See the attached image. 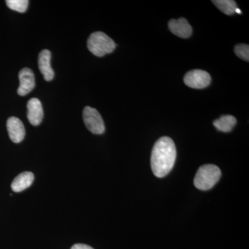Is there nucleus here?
Returning <instances> with one entry per match:
<instances>
[{"mask_svg": "<svg viewBox=\"0 0 249 249\" xmlns=\"http://www.w3.org/2000/svg\"><path fill=\"white\" fill-rule=\"evenodd\" d=\"M175 142L168 137H161L155 142L151 155V168L157 178L166 176L173 169L176 160Z\"/></svg>", "mask_w": 249, "mask_h": 249, "instance_id": "1", "label": "nucleus"}, {"mask_svg": "<svg viewBox=\"0 0 249 249\" xmlns=\"http://www.w3.org/2000/svg\"><path fill=\"white\" fill-rule=\"evenodd\" d=\"M222 173L219 167L213 164L202 165L198 170L194 179V184L201 191L211 189L219 181Z\"/></svg>", "mask_w": 249, "mask_h": 249, "instance_id": "2", "label": "nucleus"}, {"mask_svg": "<svg viewBox=\"0 0 249 249\" xmlns=\"http://www.w3.org/2000/svg\"><path fill=\"white\" fill-rule=\"evenodd\" d=\"M88 49L93 55L98 57L104 56L114 52L116 44L112 39L101 31L93 33L88 40Z\"/></svg>", "mask_w": 249, "mask_h": 249, "instance_id": "3", "label": "nucleus"}, {"mask_svg": "<svg viewBox=\"0 0 249 249\" xmlns=\"http://www.w3.org/2000/svg\"><path fill=\"white\" fill-rule=\"evenodd\" d=\"M83 121L90 132L95 134L104 133L106 130L104 121L97 109L91 107H85L83 113Z\"/></svg>", "mask_w": 249, "mask_h": 249, "instance_id": "4", "label": "nucleus"}, {"mask_svg": "<svg viewBox=\"0 0 249 249\" xmlns=\"http://www.w3.org/2000/svg\"><path fill=\"white\" fill-rule=\"evenodd\" d=\"M185 84L193 89H204L207 88L211 82V77L207 71L195 70L188 71L183 78Z\"/></svg>", "mask_w": 249, "mask_h": 249, "instance_id": "5", "label": "nucleus"}, {"mask_svg": "<svg viewBox=\"0 0 249 249\" xmlns=\"http://www.w3.org/2000/svg\"><path fill=\"white\" fill-rule=\"evenodd\" d=\"M19 87L18 93L19 96H26L35 88V76L29 68H24L19 73Z\"/></svg>", "mask_w": 249, "mask_h": 249, "instance_id": "6", "label": "nucleus"}, {"mask_svg": "<svg viewBox=\"0 0 249 249\" xmlns=\"http://www.w3.org/2000/svg\"><path fill=\"white\" fill-rule=\"evenodd\" d=\"M6 127L10 139L13 142L18 143L25 137V128L20 119L17 117H10L6 122Z\"/></svg>", "mask_w": 249, "mask_h": 249, "instance_id": "7", "label": "nucleus"}, {"mask_svg": "<svg viewBox=\"0 0 249 249\" xmlns=\"http://www.w3.org/2000/svg\"><path fill=\"white\" fill-rule=\"evenodd\" d=\"M27 117L32 125H39L43 119L44 111L38 98H33L27 103Z\"/></svg>", "mask_w": 249, "mask_h": 249, "instance_id": "8", "label": "nucleus"}, {"mask_svg": "<svg viewBox=\"0 0 249 249\" xmlns=\"http://www.w3.org/2000/svg\"><path fill=\"white\" fill-rule=\"evenodd\" d=\"M168 27L173 34L181 38H188L193 33V29L188 20L183 18L178 19H172L168 23Z\"/></svg>", "mask_w": 249, "mask_h": 249, "instance_id": "9", "label": "nucleus"}, {"mask_svg": "<svg viewBox=\"0 0 249 249\" xmlns=\"http://www.w3.org/2000/svg\"><path fill=\"white\" fill-rule=\"evenodd\" d=\"M51 58H52V53L50 51L47 49L42 50L39 54V69L43 75L44 78L47 81H51L54 78V71L52 67H51Z\"/></svg>", "mask_w": 249, "mask_h": 249, "instance_id": "10", "label": "nucleus"}, {"mask_svg": "<svg viewBox=\"0 0 249 249\" xmlns=\"http://www.w3.org/2000/svg\"><path fill=\"white\" fill-rule=\"evenodd\" d=\"M34 180V174L31 172H24L14 178L11 183V188L16 193H19L30 187Z\"/></svg>", "mask_w": 249, "mask_h": 249, "instance_id": "11", "label": "nucleus"}, {"mask_svg": "<svg viewBox=\"0 0 249 249\" xmlns=\"http://www.w3.org/2000/svg\"><path fill=\"white\" fill-rule=\"evenodd\" d=\"M236 124H237V119L231 115L223 116L213 122L216 129L223 132H231L235 127Z\"/></svg>", "mask_w": 249, "mask_h": 249, "instance_id": "12", "label": "nucleus"}, {"mask_svg": "<svg viewBox=\"0 0 249 249\" xmlns=\"http://www.w3.org/2000/svg\"><path fill=\"white\" fill-rule=\"evenodd\" d=\"M214 5L224 14L231 16L235 14L237 4L232 0H214L212 1Z\"/></svg>", "mask_w": 249, "mask_h": 249, "instance_id": "13", "label": "nucleus"}, {"mask_svg": "<svg viewBox=\"0 0 249 249\" xmlns=\"http://www.w3.org/2000/svg\"><path fill=\"white\" fill-rule=\"evenodd\" d=\"M6 3L9 9L19 13L25 12L29 6L28 0H7Z\"/></svg>", "mask_w": 249, "mask_h": 249, "instance_id": "14", "label": "nucleus"}, {"mask_svg": "<svg viewBox=\"0 0 249 249\" xmlns=\"http://www.w3.org/2000/svg\"><path fill=\"white\" fill-rule=\"evenodd\" d=\"M235 53L239 58L249 61V46L245 44H240L235 47Z\"/></svg>", "mask_w": 249, "mask_h": 249, "instance_id": "15", "label": "nucleus"}, {"mask_svg": "<svg viewBox=\"0 0 249 249\" xmlns=\"http://www.w3.org/2000/svg\"><path fill=\"white\" fill-rule=\"evenodd\" d=\"M71 249H93L92 247L89 246L83 245V244H76L71 247Z\"/></svg>", "mask_w": 249, "mask_h": 249, "instance_id": "16", "label": "nucleus"}, {"mask_svg": "<svg viewBox=\"0 0 249 249\" xmlns=\"http://www.w3.org/2000/svg\"><path fill=\"white\" fill-rule=\"evenodd\" d=\"M235 13H237V14H242V11H241V10L240 9H238V8H236Z\"/></svg>", "mask_w": 249, "mask_h": 249, "instance_id": "17", "label": "nucleus"}]
</instances>
